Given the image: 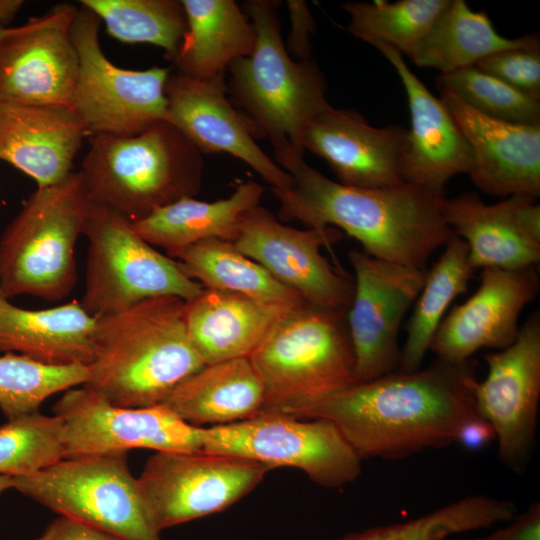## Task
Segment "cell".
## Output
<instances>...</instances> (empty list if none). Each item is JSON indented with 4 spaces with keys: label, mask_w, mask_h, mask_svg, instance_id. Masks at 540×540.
Here are the masks:
<instances>
[{
    "label": "cell",
    "mask_w": 540,
    "mask_h": 540,
    "mask_svg": "<svg viewBox=\"0 0 540 540\" xmlns=\"http://www.w3.org/2000/svg\"><path fill=\"white\" fill-rule=\"evenodd\" d=\"M477 362L437 359L425 368L355 383L297 418L332 421L363 458L399 459L456 443L478 415Z\"/></svg>",
    "instance_id": "cell-1"
},
{
    "label": "cell",
    "mask_w": 540,
    "mask_h": 540,
    "mask_svg": "<svg viewBox=\"0 0 540 540\" xmlns=\"http://www.w3.org/2000/svg\"><path fill=\"white\" fill-rule=\"evenodd\" d=\"M275 160L293 178L291 189L272 188L282 221L334 227L374 258L417 268H426L430 255L454 235L442 214L444 195L406 182L381 188L343 185L293 152L275 153Z\"/></svg>",
    "instance_id": "cell-2"
},
{
    "label": "cell",
    "mask_w": 540,
    "mask_h": 540,
    "mask_svg": "<svg viewBox=\"0 0 540 540\" xmlns=\"http://www.w3.org/2000/svg\"><path fill=\"white\" fill-rule=\"evenodd\" d=\"M185 308L181 298L161 296L96 317L84 386L120 407L161 404L205 365L190 341Z\"/></svg>",
    "instance_id": "cell-3"
},
{
    "label": "cell",
    "mask_w": 540,
    "mask_h": 540,
    "mask_svg": "<svg viewBox=\"0 0 540 540\" xmlns=\"http://www.w3.org/2000/svg\"><path fill=\"white\" fill-rule=\"evenodd\" d=\"M79 170L91 202L130 222L184 197L202 183V153L167 120L134 136L91 135Z\"/></svg>",
    "instance_id": "cell-4"
},
{
    "label": "cell",
    "mask_w": 540,
    "mask_h": 540,
    "mask_svg": "<svg viewBox=\"0 0 540 540\" xmlns=\"http://www.w3.org/2000/svg\"><path fill=\"white\" fill-rule=\"evenodd\" d=\"M256 42L252 53L228 67L226 84L255 136L268 137L275 153L303 156L302 137L311 121L330 104L326 79L311 59L294 61L283 43L277 2L245 3Z\"/></svg>",
    "instance_id": "cell-5"
},
{
    "label": "cell",
    "mask_w": 540,
    "mask_h": 540,
    "mask_svg": "<svg viewBox=\"0 0 540 540\" xmlns=\"http://www.w3.org/2000/svg\"><path fill=\"white\" fill-rule=\"evenodd\" d=\"M346 310L304 302L249 355L264 389L262 412L298 417L356 383Z\"/></svg>",
    "instance_id": "cell-6"
},
{
    "label": "cell",
    "mask_w": 540,
    "mask_h": 540,
    "mask_svg": "<svg viewBox=\"0 0 540 540\" xmlns=\"http://www.w3.org/2000/svg\"><path fill=\"white\" fill-rule=\"evenodd\" d=\"M91 201L80 172L37 189L0 236V293L65 299L77 280L75 247Z\"/></svg>",
    "instance_id": "cell-7"
},
{
    "label": "cell",
    "mask_w": 540,
    "mask_h": 540,
    "mask_svg": "<svg viewBox=\"0 0 540 540\" xmlns=\"http://www.w3.org/2000/svg\"><path fill=\"white\" fill-rule=\"evenodd\" d=\"M83 235L88 258L80 304L93 317L154 297L188 302L204 289L177 261L146 242L129 220L105 205L91 202Z\"/></svg>",
    "instance_id": "cell-8"
},
{
    "label": "cell",
    "mask_w": 540,
    "mask_h": 540,
    "mask_svg": "<svg viewBox=\"0 0 540 540\" xmlns=\"http://www.w3.org/2000/svg\"><path fill=\"white\" fill-rule=\"evenodd\" d=\"M13 489L58 513L126 540H162L127 454L63 458L13 477Z\"/></svg>",
    "instance_id": "cell-9"
},
{
    "label": "cell",
    "mask_w": 540,
    "mask_h": 540,
    "mask_svg": "<svg viewBox=\"0 0 540 540\" xmlns=\"http://www.w3.org/2000/svg\"><path fill=\"white\" fill-rule=\"evenodd\" d=\"M101 20L78 8L71 36L78 54V73L70 103L87 134L134 136L166 120L165 84L169 69H125L104 54L99 40Z\"/></svg>",
    "instance_id": "cell-10"
},
{
    "label": "cell",
    "mask_w": 540,
    "mask_h": 540,
    "mask_svg": "<svg viewBox=\"0 0 540 540\" xmlns=\"http://www.w3.org/2000/svg\"><path fill=\"white\" fill-rule=\"evenodd\" d=\"M201 438L202 451L241 457L272 469L294 467L325 488L344 487L362 471V458L339 428L324 418L261 412L251 419L202 427Z\"/></svg>",
    "instance_id": "cell-11"
},
{
    "label": "cell",
    "mask_w": 540,
    "mask_h": 540,
    "mask_svg": "<svg viewBox=\"0 0 540 540\" xmlns=\"http://www.w3.org/2000/svg\"><path fill=\"white\" fill-rule=\"evenodd\" d=\"M270 470L265 464L226 454L157 451L137 480L161 532L225 510L250 493Z\"/></svg>",
    "instance_id": "cell-12"
},
{
    "label": "cell",
    "mask_w": 540,
    "mask_h": 540,
    "mask_svg": "<svg viewBox=\"0 0 540 540\" xmlns=\"http://www.w3.org/2000/svg\"><path fill=\"white\" fill-rule=\"evenodd\" d=\"M63 423L64 458L127 454L131 449L202 450V427L190 425L163 404L127 408L82 385L53 407Z\"/></svg>",
    "instance_id": "cell-13"
},
{
    "label": "cell",
    "mask_w": 540,
    "mask_h": 540,
    "mask_svg": "<svg viewBox=\"0 0 540 540\" xmlns=\"http://www.w3.org/2000/svg\"><path fill=\"white\" fill-rule=\"evenodd\" d=\"M348 258L355 282L346 319L356 383H362L398 367L400 327L423 288L428 270L374 258L357 249L350 250Z\"/></svg>",
    "instance_id": "cell-14"
},
{
    "label": "cell",
    "mask_w": 540,
    "mask_h": 540,
    "mask_svg": "<svg viewBox=\"0 0 540 540\" xmlns=\"http://www.w3.org/2000/svg\"><path fill=\"white\" fill-rule=\"evenodd\" d=\"M487 375L474 391L477 414L495 432L497 456L522 473L534 448L540 400V311L520 326L513 344L485 354Z\"/></svg>",
    "instance_id": "cell-15"
},
{
    "label": "cell",
    "mask_w": 540,
    "mask_h": 540,
    "mask_svg": "<svg viewBox=\"0 0 540 540\" xmlns=\"http://www.w3.org/2000/svg\"><path fill=\"white\" fill-rule=\"evenodd\" d=\"M341 238L342 232L334 227L301 230L284 225L257 205L243 215L231 243L306 302L347 311L354 282L321 254L322 247L332 252L333 244Z\"/></svg>",
    "instance_id": "cell-16"
},
{
    "label": "cell",
    "mask_w": 540,
    "mask_h": 540,
    "mask_svg": "<svg viewBox=\"0 0 540 540\" xmlns=\"http://www.w3.org/2000/svg\"><path fill=\"white\" fill-rule=\"evenodd\" d=\"M78 7L52 6L0 34V101L70 106L78 54L71 25Z\"/></svg>",
    "instance_id": "cell-17"
},
{
    "label": "cell",
    "mask_w": 540,
    "mask_h": 540,
    "mask_svg": "<svg viewBox=\"0 0 540 540\" xmlns=\"http://www.w3.org/2000/svg\"><path fill=\"white\" fill-rule=\"evenodd\" d=\"M540 290L535 266L484 268L477 290L441 321L429 347L437 359L463 362L482 348L502 350L515 342L523 308Z\"/></svg>",
    "instance_id": "cell-18"
},
{
    "label": "cell",
    "mask_w": 540,
    "mask_h": 540,
    "mask_svg": "<svg viewBox=\"0 0 540 540\" xmlns=\"http://www.w3.org/2000/svg\"><path fill=\"white\" fill-rule=\"evenodd\" d=\"M225 74L208 80L169 74L166 120L202 153H228L252 167L272 188L288 190L292 176L256 143L245 117L227 98Z\"/></svg>",
    "instance_id": "cell-19"
},
{
    "label": "cell",
    "mask_w": 540,
    "mask_h": 540,
    "mask_svg": "<svg viewBox=\"0 0 540 540\" xmlns=\"http://www.w3.org/2000/svg\"><path fill=\"white\" fill-rule=\"evenodd\" d=\"M407 130L374 127L357 111L329 105L307 126L302 147L325 160L338 182L358 188L404 183Z\"/></svg>",
    "instance_id": "cell-20"
},
{
    "label": "cell",
    "mask_w": 540,
    "mask_h": 540,
    "mask_svg": "<svg viewBox=\"0 0 540 540\" xmlns=\"http://www.w3.org/2000/svg\"><path fill=\"white\" fill-rule=\"evenodd\" d=\"M442 214L466 243L475 270L536 267L540 261V205L535 198L517 195L486 204L468 192L444 197Z\"/></svg>",
    "instance_id": "cell-21"
},
{
    "label": "cell",
    "mask_w": 540,
    "mask_h": 540,
    "mask_svg": "<svg viewBox=\"0 0 540 540\" xmlns=\"http://www.w3.org/2000/svg\"><path fill=\"white\" fill-rule=\"evenodd\" d=\"M441 100L470 146L469 176L481 191L500 197L540 196V124L485 116L449 92H441Z\"/></svg>",
    "instance_id": "cell-22"
},
{
    "label": "cell",
    "mask_w": 540,
    "mask_h": 540,
    "mask_svg": "<svg viewBox=\"0 0 540 540\" xmlns=\"http://www.w3.org/2000/svg\"><path fill=\"white\" fill-rule=\"evenodd\" d=\"M375 48L394 67L408 100L411 128L407 130L403 181L444 195L452 177L471 171L470 146L445 103L429 91L403 55L385 45Z\"/></svg>",
    "instance_id": "cell-23"
},
{
    "label": "cell",
    "mask_w": 540,
    "mask_h": 540,
    "mask_svg": "<svg viewBox=\"0 0 540 540\" xmlns=\"http://www.w3.org/2000/svg\"><path fill=\"white\" fill-rule=\"evenodd\" d=\"M86 135L70 106L0 101V160L30 176L37 187L72 172Z\"/></svg>",
    "instance_id": "cell-24"
},
{
    "label": "cell",
    "mask_w": 540,
    "mask_h": 540,
    "mask_svg": "<svg viewBox=\"0 0 540 540\" xmlns=\"http://www.w3.org/2000/svg\"><path fill=\"white\" fill-rule=\"evenodd\" d=\"M297 306L204 288L186 302V328L205 365L249 357L271 328Z\"/></svg>",
    "instance_id": "cell-25"
},
{
    "label": "cell",
    "mask_w": 540,
    "mask_h": 540,
    "mask_svg": "<svg viewBox=\"0 0 540 540\" xmlns=\"http://www.w3.org/2000/svg\"><path fill=\"white\" fill-rule=\"evenodd\" d=\"M95 323L96 317L77 301L31 310L0 293V352L49 365H89L95 355Z\"/></svg>",
    "instance_id": "cell-26"
},
{
    "label": "cell",
    "mask_w": 540,
    "mask_h": 540,
    "mask_svg": "<svg viewBox=\"0 0 540 540\" xmlns=\"http://www.w3.org/2000/svg\"><path fill=\"white\" fill-rule=\"evenodd\" d=\"M161 404L196 427L227 425L259 415L264 389L249 357H240L204 365Z\"/></svg>",
    "instance_id": "cell-27"
},
{
    "label": "cell",
    "mask_w": 540,
    "mask_h": 540,
    "mask_svg": "<svg viewBox=\"0 0 540 540\" xmlns=\"http://www.w3.org/2000/svg\"><path fill=\"white\" fill-rule=\"evenodd\" d=\"M187 29L172 62L177 73L196 80L225 74L236 59L249 56L255 29L233 0H182Z\"/></svg>",
    "instance_id": "cell-28"
},
{
    "label": "cell",
    "mask_w": 540,
    "mask_h": 540,
    "mask_svg": "<svg viewBox=\"0 0 540 540\" xmlns=\"http://www.w3.org/2000/svg\"><path fill=\"white\" fill-rule=\"evenodd\" d=\"M263 192L262 185L249 180L225 199L206 202L184 197L131 223L146 242L164 248L170 257L203 240L233 242L243 215L259 205Z\"/></svg>",
    "instance_id": "cell-29"
},
{
    "label": "cell",
    "mask_w": 540,
    "mask_h": 540,
    "mask_svg": "<svg viewBox=\"0 0 540 540\" xmlns=\"http://www.w3.org/2000/svg\"><path fill=\"white\" fill-rule=\"evenodd\" d=\"M517 48H540L539 37H504L485 11H473L464 0H449L408 57L417 66L447 74Z\"/></svg>",
    "instance_id": "cell-30"
},
{
    "label": "cell",
    "mask_w": 540,
    "mask_h": 540,
    "mask_svg": "<svg viewBox=\"0 0 540 540\" xmlns=\"http://www.w3.org/2000/svg\"><path fill=\"white\" fill-rule=\"evenodd\" d=\"M183 272L206 289L241 294L268 303L297 306L306 302L264 267L240 253L231 242L208 239L170 256Z\"/></svg>",
    "instance_id": "cell-31"
},
{
    "label": "cell",
    "mask_w": 540,
    "mask_h": 540,
    "mask_svg": "<svg viewBox=\"0 0 540 540\" xmlns=\"http://www.w3.org/2000/svg\"><path fill=\"white\" fill-rule=\"evenodd\" d=\"M440 258L427 271L425 283L406 325V339L401 348L399 372L421 368L431 340L452 301L467 291L475 269L469 262L468 247L453 235L444 245Z\"/></svg>",
    "instance_id": "cell-32"
},
{
    "label": "cell",
    "mask_w": 540,
    "mask_h": 540,
    "mask_svg": "<svg viewBox=\"0 0 540 540\" xmlns=\"http://www.w3.org/2000/svg\"><path fill=\"white\" fill-rule=\"evenodd\" d=\"M80 3L98 16L115 39L159 46L170 61L176 56L187 29L181 1L81 0Z\"/></svg>",
    "instance_id": "cell-33"
},
{
    "label": "cell",
    "mask_w": 540,
    "mask_h": 540,
    "mask_svg": "<svg viewBox=\"0 0 540 540\" xmlns=\"http://www.w3.org/2000/svg\"><path fill=\"white\" fill-rule=\"evenodd\" d=\"M449 0L345 2L347 30L372 46L385 45L408 55Z\"/></svg>",
    "instance_id": "cell-34"
},
{
    "label": "cell",
    "mask_w": 540,
    "mask_h": 540,
    "mask_svg": "<svg viewBox=\"0 0 540 540\" xmlns=\"http://www.w3.org/2000/svg\"><path fill=\"white\" fill-rule=\"evenodd\" d=\"M509 517L505 500L469 495L409 521L372 527L340 540H447L452 535L504 523Z\"/></svg>",
    "instance_id": "cell-35"
},
{
    "label": "cell",
    "mask_w": 540,
    "mask_h": 540,
    "mask_svg": "<svg viewBox=\"0 0 540 540\" xmlns=\"http://www.w3.org/2000/svg\"><path fill=\"white\" fill-rule=\"evenodd\" d=\"M88 365H49L30 357L0 356V409L7 420L39 411L50 396L84 385Z\"/></svg>",
    "instance_id": "cell-36"
},
{
    "label": "cell",
    "mask_w": 540,
    "mask_h": 540,
    "mask_svg": "<svg viewBox=\"0 0 540 540\" xmlns=\"http://www.w3.org/2000/svg\"><path fill=\"white\" fill-rule=\"evenodd\" d=\"M63 458L64 430L58 416L37 411L0 425V475H29Z\"/></svg>",
    "instance_id": "cell-37"
},
{
    "label": "cell",
    "mask_w": 540,
    "mask_h": 540,
    "mask_svg": "<svg viewBox=\"0 0 540 540\" xmlns=\"http://www.w3.org/2000/svg\"><path fill=\"white\" fill-rule=\"evenodd\" d=\"M436 87L485 116L511 123L540 124V98L512 88L477 66L439 74Z\"/></svg>",
    "instance_id": "cell-38"
},
{
    "label": "cell",
    "mask_w": 540,
    "mask_h": 540,
    "mask_svg": "<svg viewBox=\"0 0 540 540\" xmlns=\"http://www.w3.org/2000/svg\"><path fill=\"white\" fill-rule=\"evenodd\" d=\"M475 66L524 94L540 98V48L501 51Z\"/></svg>",
    "instance_id": "cell-39"
},
{
    "label": "cell",
    "mask_w": 540,
    "mask_h": 540,
    "mask_svg": "<svg viewBox=\"0 0 540 540\" xmlns=\"http://www.w3.org/2000/svg\"><path fill=\"white\" fill-rule=\"evenodd\" d=\"M35 540H126L114 533L69 517L59 516Z\"/></svg>",
    "instance_id": "cell-40"
},
{
    "label": "cell",
    "mask_w": 540,
    "mask_h": 540,
    "mask_svg": "<svg viewBox=\"0 0 540 540\" xmlns=\"http://www.w3.org/2000/svg\"><path fill=\"white\" fill-rule=\"evenodd\" d=\"M509 524L475 540H540V503L535 501Z\"/></svg>",
    "instance_id": "cell-41"
},
{
    "label": "cell",
    "mask_w": 540,
    "mask_h": 540,
    "mask_svg": "<svg viewBox=\"0 0 540 540\" xmlns=\"http://www.w3.org/2000/svg\"><path fill=\"white\" fill-rule=\"evenodd\" d=\"M292 30L289 47L299 60L310 59V36L315 29L313 16L304 1L287 2Z\"/></svg>",
    "instance_id": "cell-42"
},
{
    "label": "cell",
    "mask_w": 540,
    "mask_h": 540,
    "mask_svg": "<svg viewBox=\"0 0 540 540\" xmlns=\"http://www.w3.org/2000/svg\"><path fill=\"white\" fill-rule=\"evenodd\" d=\"M494 439L495 432L492 426L485 419L476 415L462 425L456 443L467 450L476 451L486 447Z\"/></svg>",
    "instance_id": "cell-43"
},
{
    "label": "cell",
    "mask_w": 540,
    "mask_h": 540,
    "mask_svg": "<svg viewBox=\"0 0 540 540\" xmlns=\"http://www.w3.org/2000/svg\"><path fill=\"white\" fill-rule=\"evenodd\" d=\"M22 0H0V24L4 26L9 22L23 7Z\"/></svg>",
    "instance_id": "cell-44"
},
{
    "label": "cell",
    "mask_w": 540,
    "mask_h": 540,
    "mask_svg": "<svg viewBox=\"0 0 540 540\" xmlns=\"http://www.w3.org/2000/svg\"><path fill=\"white\" fill-rule=\"evenodd\" d=\"M13 489V477L0 475V494L8 489Z\"/></svg>",
    "instance_id": "cell-45"
},
{
    "label": "cell",
    "mask_w": 540,
    "mask_h": 540,
    "mask_svg": "<svg viewBox=\"0 0 540 540\" xmlns=\"http://www.w3.org/2000/svg\"><path fill=\"white\" fill-rule=\"evenodd\" d=\"M5 26L1 25L0 24V34L2 33V31L4 30Z\"/></svg>",
    "instance_id": "cell-46"
}]
</instances>
